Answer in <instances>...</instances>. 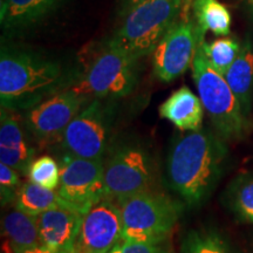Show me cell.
<instances>
[{
    "instance_id": "1",
    "label": "cell",
    "mask_w": 253,
    "mask_h": 253,
    "mask_svg": "<svg viewBox=\"0 0 253 253\" xmlns=\"http://www.w3.org/2000/svg\"><path fill=\"white\" fill-rule=\"evenodd\" d=\"M227 153L223 138L208 129L177 136L167 157V185L188 207L204 204L223 176Z\"/></svg>"
},
{
    "instance_id": "2",
    "label": "cell",
    "mask_w": 253,
    "mask_h": 253,
    "mask_svg": "<svg viewBox=\"0 0 253 253\" xmlns=\"http://www.w3.org/2000/svg\"><path fill=\"white\" fill-rule=\"evenodd\" d=\"M78 78L58 60L24 48L2 46L0 52L1 108L21 112L68 89Z\"/></svg>"
},
{
    "instance_id": "3",
    "label": "cell",
    "mask_w": 253,
    "mask_h": 253,
    "mask_svg": "<svg viewBox=\"0 0 253 253\" xmlns=\"http://www.w3.org/2000/svg\"><path fill=\"white\" fill-rule=\"evenodd\" d=\"M183 204L154 189L120 199L122 240L151 244L168 242L183 212Z\"/></svg>"
},
{
    "instance_id": "4",
    "label": "cell",
    "mask_w": 253,
    "mask_h": 253,
    "mask_svg": "<svg viewBox=\"0 0 253 253\" xmlns=\"http://www.w3.org/2000/svg\"><path fill=\"white\" fill-rule=\"evenodd\" d=\"M194 78L198 96L202 100L217 134L224 141L240 140L249 130V118L227 84L226 79L209 62L202 41L192 62Z\"/></svg>"
},
{
    "instance_id": "5",
    "label": "cell",
    "mask_w": 253,
    "mask_h": 253,
    "mask_svg": "<svg viewBox=\"0 0 253 253\" xmlns=\"http://www.w3.org/2000/svg\"><path fill=\"white\" fill-rule=\"evenodd\" d=\"M184 6V0H145L129 12L112 38L136 59L150 54Z\"/></svg>"
},
{
    "instance_id": "6",
    "label": "cell",
    "mask_w": 253,
    "mask_h": 253,
    "mask_svg": "<svg viewBox=\"0 0 253 253\" xmlns=\"http://www.w3.org/2000/svg\"><path fill=\"white\" fill-rule=\"evenodd\" d=\"M137 61L138 59L109 40L72 88L90 100L126 96L137 84Z\"/></svg>"
},
{
    "instance_id": "7",
    "label": "cell",
    "mask_w": 253,
    "mask_h": 253,
    "mask_svg": "<svg viewBox=\"0 0 253 253\" xmlns=\"http://www.w3.org/2000/svg\"><path fill=\"white\" fill-rule=\"evenodd\" d=\"M106 197L120 201L153 190L156 183L154 158L140 143H120L109 148L103 160Z\"/></svg>"
},
{
    "instance_id": "8",
    "label": "cell",
    "mask_w": 253,
    "mask_h": 253,
    "mask_svg": "<svg viewBox=\"0 0 253 253\" xmlns=\"http://www.w3.org/2000/svg\"><path fill=\"white\" fill-rule=\"evenodd\" d=\"M114 109L103 99H91L82 107L60 137L67 156L104 160L108 153L114 126Z\"/></svg>"
},
{
    "instance_id": "9",
    "label": "cell",
    "mask_w": 253,
    "mask_h": 253,
    "mask_svg": "<svg viewBox=\"0 0 253 253\" xmlns=\"http://www.w3.org/2000/svg\"><path fill=\"white\" fill-rule=\"evenodd\" d=\"M56 194L63 207L82 214L86 213L93 205L106 197L103 161L66 157L60 167Z\"/></svg>"
},
{
    "instance_id": "10",
    "label": "cell",
    "mask_w": 253,
    "mask_h": 253,
    "mask_svg": "<svg viewBox=\"0 0 253 253\" xmlns=\"http://www.w3.org/2000/svg\"><path fill=\"white\" fill-rule=\"evenodd\" d=\"M191 4H184V18L176 20L153 52L154 74L158 80L171 82L188 71L194 62L204 34L188 17Z\"/></svg>"
},
{
    "instance_id": "11",
    "label": "cell",
    "mask_w": 253,
    "mask_h": 253,
    "mask_svg": "<svg viewBox=\"0 0 253 253\" xmlns=\"http://www.w3.org/2000/svg\"><path fill=\"white\" fill-rule=\"evenodd\" d=\"M89 100L72 87L60 91L27 110L26 128L40 144L60 141L67 126Z\"/></svg>"
},
{
    "instance_id": "12",
    "label": "cell",
    "mask_w": 253,
    "mask_h": 253,
    "mask_svg": "<svg viewBox=\"0 0 253 253\" xmlns=\"http://www.w3.org/2000/svg\"><path fill=\"white\" fill-rule=\"evenodd\" d=\"M121 240L119 202L104 197L84 214L73 253H108Z\"/></svg>"
},
{
    "instance_id": "13",
    "label": "cell",
    "mask_w": 253,
    "mask_h": 253,
    "mask_svg": "<svg viewBox=\"0 0 253 253\" xmlns=\"http://www.w3.org/2000/svg\"><path fill=\"white\" fill-rule=\"evenodd\" d=\"M84 214L63 205L37 216L40 244L53 251L73 253Z\"/></svg>"
},
{
    "instance_id": "14",
    "label": "cell",
    "mask_w": 253,
    "mask_h": 253,
    "mask_svg": "<svg viewBox=\"0 0 253 253\" xmlns=\"http://www.w3.org/2000/svg\"><path fill=\"white\" fill-rule=\"evenodd\" d=\"M1 108L0 120V162L13 168L20 175H27L33 162L34 149L25 137L18 116Z\"/></svg>"
},
{
    "instance_id": "15",
    "label": "cell",
    "mask_w": 253,
    "mask_h": 253,
    "mask_svg": "<svg viewBox=\"0 0 253 253\" xmlns=\"http://www.w3.org/2000/svg\"><path fill=\"white\" fill-rule=\"evenodd\" d=\"M65 0H0V24L5 32L24 31L41 23Z\"/></svg>"
},
{
    "instance_id": "16",
    "label": "cell",
    "mask_w": 253,
    "mask_h": 253,
    "mask_svg": "<svg viewBox=\"0 0 253 253\" xmlns=\"http://www.w3.org/2000/svg\"><path fill=\"white\" fill-rule=\"evenodd\" d=\"M204 110L199 96L183 86L161 104L160 116L181 131H197L203 123Z\"/></svg>"
},
{
    "instance_id": "17",
    "label": "cell",
    "mask_w": 253,
    "mask_h": 253,
    "mask_svg": "<svg viewBox=\"0 0 253 253\" xmlns=\"http://www.w3.org/2000/svg\"><path fill=\"white\" fill-rule=\"evenodd\" d=\"M2 237H5V253H20L41 245L37 216H32L14 208L2 218Z\"/></svg>"
},
{
    "instance_id": "18",
    "label": "cell",
    "mask_w": 253,
    "mask_h": 253,
    "mask_svg": "<svg viewBox=\"0 0 253 253\" xmlns=\"http://www.w3.org/2000/svg\"><path fill=\"white\" fill-rule=\"evenodd\" d=\"M227 84L249 118L252 104L253 91V46L250 39H245L231 67L224 75Z\"/></svg>"
},
{
    "instance_id": "19",
    "label": "cell",
    "mask_w": 253,
    "mask_h": 253,
    "mask_svg": "<svg viewBox=\"0 0 253 253\" xmlns=\"http://www.w3.org/2000/svg\"><path fill=\"white\" fill-rule=\"evenodd\" d=\"M223 204L240 223L253 224V176H238L224 191Z\"/></svg>"
},
{
    "instance_id": "20",
    "label": "cell",
    "mask_w": 253,
    "mask_h": 253,
    "mask_svg": "<svg viewBox=\"0 0 253 253\" xmlns=\"http://www.w3.org/2000/svg\"><path fill=\"white\" fill-rule=\"evenodd\" d=\"M196 24L201 32H212L216 36H229L231 32V13L219 0H192Z\"/></svg>"
},
{
    "instance_id": "21",
    "label": "cell",
    "mask_w": 253,
    "mask_h": 253,
    "mask_svg": "<svg viewBox=\"0 0 253 253\" xmlns=\"http://www.w3.org/2000/svg\"><path fill=\"white\" fill-rule=\"evenodd\" d=\"M60 205L56 191L46 189L34 182H25L18 190L14 208L32 216H39L49 209Z\"/></svg>"
},
{
    "instance_id": "22",
    "label": "cell",
    "mask_w": 253,
    "mask_h": 253,
    "mask_svg": "<svg viewBox=\"0 0 253 253\" xmlns=\"http://www.w3.org/2000/svg\"><path fill=\"white\" fill-rule=\"evenodd\" d=\"M240 43L233 38H220L212 42L202 41V48L211 66L221 75H225L240 50Z\"/></svg>"
},
{
    "instance_id": "23",
    "label": "cell",
    "mask_w": 253,
    "mask_h": 253,
    "mask_svg": "<svg viewBox=\"0 0 253 253\" xmlns=\"http://www.w3.org/2000/svg\"><path fill=\"white\" fill-rule=\"evenodd\" d=\"M182 253H232L219 233L211 229L190 231L182 243Z\"/></svg>"
},
{
    "instance_id": "24",
    "label": "cell",
    "mask_w": 253,
    "mask_h": 253,
    "mask_svg": "<svg viewBox=\"0 0 253 253\" xmlns=\"http://www.w3.org/2000/svg\"><path fill=\"white\" fill-rule=\"evenodd\" d=\"M27 176L31 182L46 189L56 190L60 182V168L54 158L42 156L32 162Z\"/></svg>"
},
{
    "instance_id": "25",
    "label": "cell",
    "mask_w": 253,
    "mask_h": 253,
    "mask_svg": "<svg viewBox=\"0 0 253 253\" xmlns=\"http://www.w3.org/2000/svg\"><path fill=\"white\" fill-rule=\"evenodd\" d=\"M19 175L20 173L13 168L0 163V198H1L2 207L14 203L18 190L23 184Z\"/></svg>"
},
{
    "instance_id": "26",
    "label": "cell",
    "mask_w": 253,
    "mask_h": 253,
    "mask_svg": "<svg viewBox=\"0 0 253 253\" xmlns=\"http://www.w3.org/2000/svg\"><path fill=\"white\" fill-rule=\"evenodd\" d=\"M108 253H175L168 242L151 244V243H135L121 240Z\"/></svg>"
},
{
    "instance_id": "27",
    "label": "cell",
    "mask_w": 253,
    "mask_h": 253,
    "mask_svg": "<svg viewBox=\"0 0 253 253\" xmlns=\"http://www.w3.org/2000/svg\"><path fill=\"white\" fill-rule=\"evenodd\" d=\"M145 1V0H120L119 2V11L122 17H126L132 8L140 5L141 2Z\"/></svg>"
},
{
    "instance_id": "28",
    "label": "cell",
    "mask_w": 253,
    "mask_h": 253,
    "mask_svg": "<svg viewBox=\"0 0 253 253\" xmlns=\"http://www.w3.org/2000/svg\"><path fill=\"white\" fill-rule=\"evenodd\" d=\"M20 253H63V252L53 251V250L47 249V248H45V246H42V245H38V246H34V248L25 250V251L20 252Z\"/></svg>"
},
{
    "instance_id": "29",
    "label": "cell",
    "mask_w": 253,
    "mask_h": 253,
    "mask_svg": "<svg viewBox=\"0 0 253 253\" xmlns=\"http://www.w3.org/2000/svg\"><path fill=\"white\" fill-rule=\"evenodd\" d=\"M249 2H250V5H251V7H252V11H253V0H249Z\"/></svg>"
}]
</instances>
